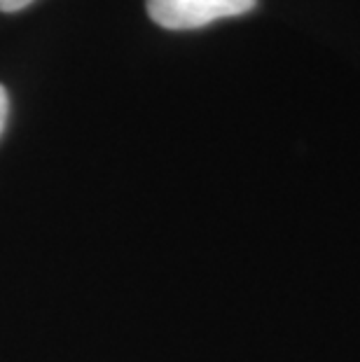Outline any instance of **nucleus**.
<instances>
[{
	"label": "nucleus",
	"mask_w": 360,
	"mask_h": 362,
	"mask_svg": "<svg viewBox=\"0 0 360 362\" xmlns=\"http://www.w3.org/2000/svg\"><path fill=\"white\" fill-rule=\"evenodd\" d=\"M7 115H10V96H7V89L0 84V136H3L7 124Z\"/></svg>",
	"instance_id": "obj_2"
},
{
	"label": "nucleus",
	"mask_w": 360,
	"mask_h": 362,
	"mask_svg": "<svg viewBox=\"0 0 360 362\" xmlns=\"http://www.w3.org/2000/svg\"><path fill=\"white\" fill-rule=\"evenodd\" d=\"M155 24L168 30L209 26L218 19L250 12L257 0H145Z\"/></svg>",
	"instance_id": "obj_1"
},
{
	"label": "nucleus",
	"mask_w": 360,
	"mask_h": 362,
	"mask_svg": "<svg viewBox=\"0 0 360 362\" xmlns=\"http://www.w3.org/2000/svg\"><path fill=\"white\" fill-rule=\"evenodd\" d=\"M33 0H0V12H17L24 10L26 5H30Z\"/></svg>",
	"instance_id": "obj_3"
}]
</instances>
